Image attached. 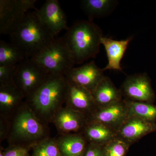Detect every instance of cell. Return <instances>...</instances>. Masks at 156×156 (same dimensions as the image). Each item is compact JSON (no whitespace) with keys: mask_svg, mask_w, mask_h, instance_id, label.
<instances>
[{"mask_svg":"<svg viewBox=\"0 0 156 156\" xmlns=\"http://www.w3.org/2000/svg\"><path fill=\"white\" fill-rule=\"evenodd\" d=\"M10 120L0 118V142L8 138L9 135Z\"/></svg>","mask_w":156,"mask_h":156,"instance_id":"83f0119b","label":"cell"},{"mask_svg":"<svg viewBox=\"0 0 156 156\" xmlns=\"http://www.w3.org/2000/svg\"><path fill=\"white\" fill-rule=\"evenodd\" d=\"M49 75L36 62L31 58H27L17 65L14 83L23 93L26 99L41 87Z\"/></svg>","mask_w":156,"mask_h":156,"instance_id":"8992f818","label":"cell"},{"mask_svg":"<svg viewBox=\"0 0 156 156\" xmlns=\"http://www.w3.org/2000/svg\"><path fill=\"white\" fill-rule=\"evenodd\" d=\"M133 37H130L126 40L117 41L106 37L101 38V44L104 47L108 60L107 65L102 69L104 71L107 70L122 71L121 61Z\"/></svg>","mask_w":156,"mask_h":156,"instance_id":"2e32d148","label":"cell"},{"mask_svg":"<svg viewBox=\"0 0 156 156\" xmlns=\"http://www.w3.org/2000/svg\"><path fill=\"white\" fill-rule=\"evenodd\" d=\"M17 66H0V85L14 83Z\"/></svg>","mask_w":156,"mask_h":156,"instance_id":"d4e9b609","label":"cell"},{"mask_svg":"<svg viewBox=\"0 0 156 156\" xmlns=\"http://www.w3.org/2000/svg\"><path fill=\"white\" fill-rule=\"evenodd\" d=\"M82 9L88 15L89 20L108 15L113 11L118 2L113 0H84L82 1Z\"/></svg>","mask_w":156,"mask_h":156,"instance_id":"ffe728a7","label":"cell"},{"mask_svg":"<svg viewBox=\"0 0 156 156\" xmlns=\"http://www.w3.org/2000/svg\"><path fill=\"white\" fill-rule=\"evenodd\" d=\"M131 145L119 137H115L103 146L106 156H126Z\"/></svg>","mask_w":156,"mask_h":156,"instance_id":"cb8c5ba5","label":"cell"},{"mask_svg":"<svg viewBox=\"0 0 156 156\" xmlns=\"http://www.w3.org/2000/svg\"><path fill=\"white\" fill-rule=\"evenodd\" d=\"M83 156H106L103 146L89 143Z\"/></svg>","mask_w":156,"mask_h":156,"instance_id":"4316f807","label":"cell"},{"mask_svg":"<svg viewBox=\"0 0 156 156\" xmlns=\"http://www.w3.org/2000/svg\"><path fill=\"white\" fill-rule=\"evenodd\" d=\"M25 101L23 93L14 83L0 85V118L10 120Z\"/></svg>","mask_w":156,"mask_h":156,"instance_id":"9a60e30c","label":"cell"},{"mask_svg":"<svg viewBox=\"0 0 156 156\" xmlns=\"http://www.w3.org/2000/svg\"><path fill=\"white\" fill-rule=\"evenodd\" d=\"M104 72L92 61L80 67L73 68L65 76L92 93L105 76Z\"/></svg>","mask_w":156,"mask_h":156,"instance_id":"4fadbf2b","label":"cell"},{"mask_svg":"<svg viewBox=\"0 0 156 156\" xmlns=\"http://www.w3.org/2000/svg\"><path fill=\"white\" fill-rule=\"evenodd\" d=\"M36 0H1L0 33L9 35L22 21L27 12L35 9Z\"/></svg>","mask_w":156,"mask_h":156,"instance_id":"52a82bcc","label":"cell"},{"mask_svg":"<svg viewBox=\"0 0 156 156\" xmlns=\"http://www.w3.org/2000/svg\"><path fill=\"white\" fill-rule=\"evenodd\" d=\"M89 143L105 145L117 136V131L102 123L89 122L82 132Z\"/></svg>","mask_w":156,"mask_h":156,"instance_id":"d6986e66","label":"cell"},{"mask_svg":"<svg viewBox=\"0 0 156 156\" xmlns=\"http://www.w3.org/2000/svg\"><path fill=\"white\" fill-rule=\"evenodd\" d=\"M0 156H5L4 154V148L1 145L0 148Z\"/></svg>","mask_w":156,"mask_h":156,"instance_id":"f1b7e54d","label":"cell"},{"mask_svg":"<svg viewBox=\"0 0 156 156\" xmlns=\"http://www.w3.org/2000/svg\"><path fill=\"white\" fill-rule=\"evenodd\" d=\"M67 82L65 106L83 114L88 119L97 107L92 93L88 89L72 81L67 80Z\"/></svg>","mask_w":156,"mask_h":156,"instance_id":"8fae6325","label":"cell"},{"mask_svg":"<svg viewBox=\"0 0 156 156\" xmlns=\"http://www.w3.org/2000/svg\"><path fill=\"white\" fill-rule=\"evenodd\" d=\"M156 132V122L129 116L117 131V136L132 145L150 133Z\"/></svg>","mask_w":156,"mask_h":156,"instance_id":"5bb4252c","label":"cell"},{"mask_svg":"<svg viewBox=\"0 0 156 156\" xmlns=\"http://www.w3.org/2000/svg\"><path fill=\"white\" fill-rule=\"evenodd\" d=\"M120 90L126 100L152 104L155 101V93L146 73L128 76Z\"/></svg>","mask_w":156,"mask_h":156,"instance_id":"ba28073f","label":"cell"},{"mask_svg":"<svg viewBox=\"0 0 156 156\" xmlns=\"http://www.w3.org/2000/svg\"><path fill=\"white\" fill-rule=\"evenodd\" d=\"M27 58L24 53L12 43L0 41V66H17Z\"/></svg>","mask_w":156,"mask_h":156,"instance_id":"44dd1931","label":"cell"},{"mask_svg":"<svg viewBox=\"0 0 156 156\" xmlns=\"http://www.w3.org/2000/svg\"><path fill=\"white\" fill-rule=\"evenodd\" d=\"M98 107L106 106L123 99L120 89H118L110 78L105 76L92 92Z\"/></svg>","mask_w":156,"mask_h":156,"instance_id":"ac0fdd59","label":"cell"},{"mask_svg":"<svg viewBox=\"0 0 156 156\" xmlns=\"http://www.w3.org/2000/svg\"><path fill=\"white\" fill-rule=\"evenodd\" d=\"M55 138L61 156H83L88 144L82 133L59 135Z\"/></svg>","mask_w":156,"mask_h":156,"instance_id":"e0dca14e","label":"cell"},{"mask_svg":"<svg viewBox=\"0 0 156 156\" xmlns=\"http://www.w3.org/2000/svg\"><path fill=\"white\" fill-rule=\"evenodd\" d=\"M31 156H61L55 138L48 137L32 147Z\"/></svg>","mask_w":156,"mask_h":156,"instance_id":"603a6c76","label":"cell"},{"mask_svg":"<svg viewBox=\"0 0 156 156\" xmlns=\"http://www.w3.org/2000/svg\"><path fill=\"white\" fill-rule=\"evenodd\" d=\"M67 87L65 76L49 74L41 87L25 99V102L37 118L48 126L56 112L65 104Z\"/></svg>","mask_w":156,"mask_h":156,"instance_id":"6da1fadb","label":"cell"},{"mask_svg":"<svg viewBox=\"0 0 156 156\" xmlns=\"http://www.w3.org/2000/svg\"><path fill=\"white\" fill-rule=\"evenodd\" d=\"M124 100L128 106L129 116L156 122V105L154 104Z\"/></svg>","mask_w":156,"mask_h":156,"instance_id":"7402d4cb","label":"cell"},{"mask_svg":"<svg viewBox=\"0 0 156 156\" xmlns=\"http://www.w3.org/2000/svg\"><path fill=\"white\" fill-rule=\"evenodd\" d=\"M30 151L29 148L9 145L8 147L4 148V154L5 156H31Z\"/></svg>","mask_w":156,"mask_h":156,"instance_id":"484cf974","label":"cell"},{"mask_svg":"<svg viewBox=\"0 0 156 156\" xmlns=\"http://www.w3.org/2000/svg\"><path fill=\"white\" fill-rule=\"evenodd\" d=\"M129 117L128 106L123 99L106 106H97L88 121L102 123L117 131Z\"/></svg>","mask_w":156,"mask_h":156,"instance_id":"9c48e42d","label":"cell"},{"mask_svg":"<svg viewBox=\"0 0 156 156\" xmlns=\"http://www.w3.org/2000/svg\"><path fill=\"white\" fill-rule=\"evenodd\" d=\"M36 11L43 24L55 37L63 30L68 29L66 16L57 0H48Z\"/></svg>","mask_w":156,"mask_h":156,"instance_id":"7c38bea8","label":"cell"},{"mask_svg":"<svg viewBox=\"0 0 156 156\" xmlns=\"http://www.w3.org/2000/svg\"><path fill=\"white\" fill-rule=\"evenodd\" d=\"M49 137L48 126L40 121L25 102L10 119L9 145L32 147Z\"/></svg>","mask_w":156,"mask_h":156,"instance_id":"3957f363","label":"cell"},{"mask_svg":"<svg viewBox=\"0 0 156 156\" xmlns=\"http://www.w3.org/2000/svg\"><path fill=\"white\" fill-rule=\"evenodd\" d=\"M49 74L65 76L75 62L63 38H56L34 57Z\"/></svg>","mask_w":156,"mask_h":156,"instance_id":"5b68a950","label":"cell"},{"mask_svg":"<svg viewBox=\"0 0 156 156\" xmlns=\"http://www.w3.org/2000/svg\"><path fill=\"white\" fill-rule=\"evenodd\" d=\"M101 29L91 20L78 21L69 27L62 37L76 64L95 58L100 51Z\"/></svg>","mask_w":156,"mask_h":156,"instance_id":"7a4b0ae2","label":"cell"},{"mask_svg":"<svg viewBox=\"0 0 156 156\" xmlns=\"http://www.w3.org/2000/svg\"><path fill=\"white\" fill-rule=\"evenodd\" d=\"M9 35L11 43L27 58L35 56L56 38L43 24L36 11L26 14Z\"/></svg>","mask_w":156,"mask_h":156,"instance_id":"277c9868","label":"cell"},{"mask_svg":"<svg viewBox=\"0 0 156 156\" xmlns=\"http://www.w3.org/2000/svg\"><path fill=\"white\" fill-rule=\"evenodd\" d=\"M88 122L85 115L64 106L56 112L51 123L58 135H66L82 133Z\"/></svg>","mask_w":156,"mask_h":156,"instance_id":"30bf717a","label":"cell"}]
</instances>
